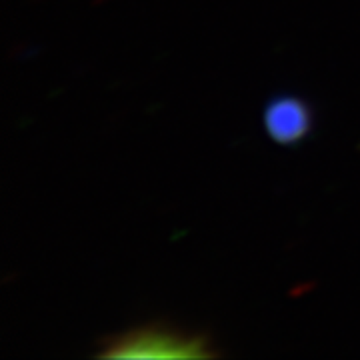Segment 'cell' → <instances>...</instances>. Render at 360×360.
<instances>
[{
	"mask_svg": "<svg viewBox=\"0 0 360 360\" xmlns=\"http://www.w3.org/2000/svg\"><path fill=\"white\" fill-rule=\"evenodd\" d=\"M210 335L184 330L167 322H146L98 342V359H214Z\"/></svg>",
	"mask_w": 360,
	"mask_h": 360,
	"instance_id": "6da1fadb",
	"label": "cell"
},
{
	"mask_svg": "<svg viewBox=\"0 0 360 360\" xmlns=\"http://www.w3.org/2000/svg\"><path fill=\"white\" fill-rule=\"evenodd\" d=\"M262 127L270 141L283 146H295L312 134L314 110L302 96L276 94L262 110Z\"/></svg>",
	"mask_w": 360,
	"mask_h": 360,
	"instance_id": "7a4b0ae2",
	"label": "cell"
}]
</instances>
